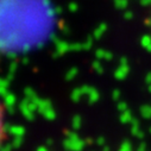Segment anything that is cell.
<instances>
[{
    "instance_id": "6da1fadb",
    "label": "cell",
    "mask_w": 151,
    "mask_h": 151,
    "mask_svg": "<svg viewBox=\"0 0 151 151\" xmlns=\"http://www.w3.org/2000/svg\"><path fill=\"white\" fill-rule=\"evenodd\" d=\"M7 18L3 51L10 54L42 44L51 32L54 12L49 0H3V19Z\"/></svg>"
},
{
    "instance_id": "7a4b0ae2",
    "label": "cell",
    "mask_w": 151,
    "mask_h": 151,
    "mask_svg": "<svg viewBox=\"0 0 151 151\" xmlns=\"http://www.w3.org/2000/svg\"><path fill=\"white\" fill-rule=\"evenodd\" d=\"M65 139L63 140V146L68 151H82L86 146V140H82L76 132L65 131Z\"/></svg>"
},
{
    "instance_id": "3957f363",
    "label": "cell",
    "mask_w": 151,
    "mask_h": 151,
    "mask_svg": "<svg viewBox=\"0 0 151 151\" xmlns=\"http://www.w3.org/2000/svg\"><path fill=\"white\" fill-rule=\"evenodd\" d=\"M129 70H130V67H129L127 60L125 57H123L120 60V64H119L118 69L114 71V78L117 80H124V79H126V76L129 75Z\"/></svg>"
},
{
    "instance_id": "277c9868",
    "label": "cell",
    "mask_w": 151,
    "mask_h": 151,
    "mask_svg": "<svg viewBox=\"0 0 151 151\" xmlns=\"http://www.w3.org/2000/svg\"><path fill=\"white\" fill-rule=\"evenodd\" d=\"M87 89H88V86H82L79 88H75L70 94L71 100L74 102H79L83 95H87Z\"/></svg>"
},
{
    "instance_id": "5b68a950",
    "label": "cell",
    "mask_w": 151,
    "mask_h": 151,
    "mask_svg": "<svg viewBox=\"0 0 151 151\" xmlns=\"http://www.w3.org/2000/svg\"><path fill=\"white\" fill-rule=\"evenodd\" d=\"M131 133H132V136H134V137H137V138H139V139H143L144 138V132L140 130V127H139V122H138V119H136V118H133V120L131 122Z\"/></svg>"
},
{
    "instance_id": "8992f818",
    "label": "cell",
    "mask_w": 151,
    "mask_h": 151,
    "mask_svg": "<svg viewBox=\"0 0 151 151\" xmlns=\"http://www.w3.org/2000/svg\"><path fill=\"white\" fill-rule=\"evenodd\" d=\"M9 134L13 137H23L25 134V129L22 125H11L9 129Z\"/></svg>"
},
{
    "instance_id": "52a82bcc",
    "label": "cell",
    "mask_w": 151,
    "mask_h": 151,
    "mask_svg": "<svg viewBox=\"0 0 151 151\" xmlns=\"http://www.w3.org/2000/svg\"><path fill=\"white\" fill-rule=\"evenodd\" d=\"M87 98H88V102H89L91 105H93V104H95V102L99 100V92H98L95 88L88 86V89H87Z\"/></svg>"
},
{
    "instance_id": "ba28073f",
    "label": "cell",
    "mask_w": 151,
    "mask_h": 151,
    "mask_svg": "<svg viewBox=\"0 0 151 151\" xmlns=\"http://www.w3.org/2000/svg\"><path fill=\"white\" fill-rule=\"evenodd\" d=\"M50 108H52V105H51V102L49 101V100H47V99H40V102H38V111L41 114H43L44 112H47L48 109H50Z\"/></svg>"
},
{
    "instance_id": "9c48e42d",
    "label": "cell",
    "mask_w": 151,
    "mask_h": 151,
    "mask_svg": "<svg viewBox=\"0 0 151 151\" xmlns=\"http://www.w3.org/2000/svg\"><path fill=\"white\" fill-rule=\"evenodd\" d=\"M68 50H70V44L63 42V41H57L56 43V51H57V55H62L64 52H67Z\"/></svg>"
},
{
    "instance_id": "30bf717a",
    "label": "cell",
    "mask_w": 151,
    "mask_h": 151,
    "mask_svg": "<svg viewBox=\"0 0 151 151\" xmlns=\"http://www.w3.org/2000/svg\"><path fill=\"white\" fill-rule=\"evenodd\" d=\"M14 105H16V95L9 92L4 96V107H14Z\"/></svg>"
},
{
    "instance_id": "8fae6325",
    "label": "cell",
    "mask_w": 151,
    "mask_h": 151,
    "mask_svg": "<svg viewBox=\"0 0 151 151\" xmlns=\"http://www.w3.org/2000/svg\"><path fill=\"white\" fill-rule=\"evenodd\" d=\"M95 55H96V57L99 60H107V61L112 60V57H113L112 52H109L107 50H104V49H98L96 52H95Z\"/></svg>"
},
{
    "instance_id": "7c38bea8",
    "label": "cell",
    "mask_w": 151,
    "mask_h": 151,
    "mask_svg": "<svg viewBox=\"0 0 151 151\" xmlns=\"http://www.w3.org/2000/svg\"><path fill=\"white\" fill-rule=\"evenodd\" d=\"M119 119H120V123H123V124H131V122L133 120L132 113H131V112L127 109V111H125V112L120 113V117H119Z\"/></svg>"
},
{
    "instance_id": "4fadbf2b",
    "label": "cell",
    "mask_w": 151,
    "mask_h": 151,
    "mask_svg": "<svg viewBox=\"0 0 151 151\" xmlns=\"http://www.w3.org/2000/svg\"><path fill=\"white\" fill-rule=\"evenodd\" d=\"M106 30H107L106 24H101V25H99V27H96V29L94 30L93 38H95V40H100V38H101V36L106 32Z\"/></svg>"
},
{
    "instance_id": "5bb4252c",
    "label": "cell",
    "mask_w": 151,
    "mask_h": 151,
    "mask_svg": "<svg viewBox=\"0 0 151 151\" xmlns=\"http://www.w3.org/2000/svg\"><path fill=\"white\" fill-rule=\"evenodd\" d=\"M140 116L145 119L151 118V105H143L140 107Z\"/></svg>"
},
{
    "instance_id": "9a60e30c",
    "label": "cell",
    "mask_w": 151,
    "mask_h": 151,
    "mask_svg": "<svg viewBox=\"0 0 151 151\" xmlns=\"http://www.w3.org/2000/svg\"><path fill=\"white\" fill-rule=\"evenodd\" d=\"M81 125H82V118H81L79 114L74 116V117H73V120H71V126H73V129H74L75 131H78V130L81 127Z\"/></svg>"
},
{
    "instance_id": "2e32d148",
    "label": "cell",
    "mask_w": 151,
    "mask_h": 151,
    "mask_svg": "<svg viewBox=\"0 0 151 151\" xmlns=\"http://www.w3.org/2000/svg\"><path fill=\"white\" fill-rule=\"evenodd\" d=\"M140 43L143 45V48H145L146 50H150L151 49V36H143L142 37V40H140Z\"/></svg>"
},
{
    "instance_id": "e0dca14e",
    "label": "cell",
    "mask_w": 151,
    "mask_h": 151,
    "mask_svg": "<svg viewBox=\"0 0 151 151\" xmlns=\"http://www.w3.org/2000/svg\"><path fill=\"white\" fill-rule=\"evenodd\" d=\"M42 116H43L47 120H54V119L56 118V113H55V109H54V108H50V109H48L47 112H44Z\"/></svg>"
},
{
    "instance_id": "ac0fdd59",
    "label": "cell",
    "mask_w": 151,
    "mask_h": 151,
    "mask_svg": "<svg viewBox=\"0 0 151 151\" xmlns=\"http://www.w3.org/2000/svg\"><path fill=\"white\" fill-rule=\"evenodd\" d=\"M24 93H25V98L29 99V100H32V99L37 98L36 92H35L32 88H30V87H26V88L24 89Z\"/></svg>"
},
{
    "instance_id": "d6986e66",
    "label": "cell",
    "mask_w": 151,
    "mask_h": 151,
    "mask_svg": "<svg viewBox=\"0 0 151 151\" xmlns=\"http://www.w3.org/2000/svg\"><path fill=\"white\" fill-rule=\"evenodd\" d=\"M76 75H78V69H76V68H71V69L65 74V80L70 81V80H73V79L76 78Z\"/></svg>"
},
{
    "instance_id": "ffe728a7",
    "label": "cell",
    "mask_w": 151,
    "mask_h": 151,
    "mask_svg": "<svg viewBox=\"0 0 151 151\" xmlns=\"http://www.w3.org/2000/svg\"><path fill=\"white\" fill-rule=\"evenodd\" d=\"M118 151H132V144L130 143V140H124Z\"/></svg>"
},
{
    "instance_id": "44dd1931",
    "label": "cell",
    "mask_w": 151,
    "mask_h": 151,
    "mask_svg": "<svg viewBox=\"0 0 151 151\" xmlns=\"http://www.w3.org/2000/svg\"><path fill=\"white\" fill-rule=\"evenodd\" d=\"M13 149H19L23 144V137H13V140L11 142Z\"/></svg>"
},
{
    "instance_id": "7402d4cb",
    "label": "cell",
    "mask_w": 151,
    "mask_h": 151,
    "mask_svg": "<svg viewBox=\"0 0 151 151\" xmlns=\"http://www.w3.org/2000/svg\"><path fill=\"white\" fill-rule=\"evenodd\" d=\"M114 5H116L119 10L126 9V6H127V0H114Z\"/></svg>"
},
{
    "instance_id": "603a6c76",
    "label": "cell",
    "mask_w": 151,
    "mask_h": 151,
    "mask_svg": "<svg viewBox=\"0 0 151 151\" xmlns=\"http://www.w3.org/2000/svg\"><path fill=\"white\" fill-rule=\"evenodd\" d=\"M93 45V37H88L87 41L85 43H82V49L83 50H89Z\"/></svg>"
},
{
    "instance_id": "cb8c5ba5",
    "label": "cell",
    "mask_w": 151,
    "mask_h": 151,
    "mask_svg": "<svg viewBox=\"0 0 151 151\" xmlns=\"http://www.w3.org/2000/svg\"><path fill=\"white\" fill-rule=\"evenodd\" d=\"M92 65H93V69H94L98 74H102V73H104V67L101 65L100 62H98V61H96V62H93Z\"/></svg>"
},
{
    "instance_id": "d4e9b609",
    "label": "cell",
    "mask_w": 151,
    "mask_h": 151,
    "mask_svg": "<svg viewBox=\"0 0 151 151\" xmlns=\"http://www.w3.org/2000/svg\"><path fill=\"white\" fill-rule=\"evenodd\" d=\"M117 109H118L120 113L127 111V109H129V108H127V104H126V102H119V104L117 105Z\"/></svg>"
},
{
    "instance_id": "484cf974",
    "label": "cell",
    "mask_w": 151,
    "mask_h": 151,
    "mask_svg": "<svg viewBox=\"0 0 151 151\" xmlns=\"http://www.w3.org/2000/svg\"><path fill=\"white\" fill-rule=\"evenodd\" d=\"M95 143H96V145H99V146H105V145H106V139H105V137L100 136V137H98V138L95 139Z\"/></svg>"
},
{
    "instance_id": "4316f807",
    "label": "cell",
    "mask_w": 151,
    "mask_h": 151,
    "mask_svg": "<svg viewBox=\"0 0 151 151\" xmlns=\"http://www.w3.org/2000/svg\"><path fill=\"white\" fill-rule=\"evenodd\" d=\"M12 149H13V146H12V144H3L1 145V149H0V151H12Z\"/></svg>"
},
{
    "instance_id": "83f0119b",
    "label": "cell",
    "mask_w": 151,
    "mask_h": 151,
    "mask_svg": "<svg viewBox=\"0 0 151 151\" xmlns=\"http://www.w3.org/2000/svg\"><path fill=\"white\" fill-rule=\"evenodd\" d=\"M137 151H147V147H146V143L145 142H142L139 143L138 147H137Z\"/></svg>"
},
{
    "instance_id": "f1b7e54d",
    "label": "cell",
    "mask_w": 151,
    "mask_h": 151,
    "mask_svg": "<svg viewBox=\"0 0 151 151\" xmlns=\"http://www.w3.org/2000/svg\"><path fill=\"white\" fill-rule=\"evenodd\" d=\"M112 98H113V100H119V98H120V91H118V89L113 91L112 92Z\"/></svg>"
},
{
    "instance_id": "f546056e",
    "label": "cell",
    "mask_w": 151,
    "mask_h": 151,
    "mask_svg": "<svg viewBox=\"0 0 151 151\" xmlns=\"http://www.w3.org/2000/svg\"><path fill=\"white\" fill-rule=\"evenodd\" d=\"M76 10H78V5H76V4L71 3V4L69 5V11H71V12H75Z\"/></svg>"
},
{
    "instance_id": "4dcf8cb0",
    "label": "cell",
    "mask_w": 151,
    "mask_h": 151,
    "mask_svg": "<svg viewBox=\"0 0 151 151\" xmlns=\"http://www.w3.org/2000/svg\"><path fill=\"white\" fill-rule=\"evenodd\" d=\"M124 17L127 19V20H130L132 17H133V13L132 12H130V11H127V12H125V14H124Z\"/></svg>"
},
{
    "instance_id": "1f68e13d",
    "label": "cell",
    "mask_w": 151,
    "mask_h": 151,
    "mask_svg": "<svg viewBox=\"0 0 151 151\" xmlns=\"http://www.w3.org/2000/svg\"><path fill=\"white\" fill-rule=\"evenodd\" d=\"M140 4L142 5H145V6L151 5V0H140Z\"/></svg>"
},
{
    "instance_id": "d6a6232c",
    "label": "cell",
    "mask_w": 151,
    "mask_h": 151,
    "mask_svg": "<svg viewBox=\"0 0 151 151\" xmlns=\"http://www.w3.org/2000/svg\"><path fill=\"white\" fill-rule=\"evenodd\" d=\"M45 143H47V145H49V146H51V145L54 144L52 139H50V138H49V139H47V140H45Z\"/></svg>"
},
{
    "instance_id": "836d02e7",
    "label": "cell",
    "mask_w": 151,
    "mask_h": 151,
    "mask_svg": "<svg viewBox=\"0 0 151 151\" xmlns=\"http://www.w3.org/2000/svg\"><path fill=\"white\" fill-rule=\"evenodd\" d=\"M36 151H48V149L45 147V146H40L38 149H37Z\"/></svg>"
},
{
    "instance_id": "e575fe53",
    "label": "cell",
    "mask_w": 151,
    "mask_h": 151,
    "mask_svg": "<svg viewBox=\"0 0 151 151\" xmlns=\"http://www.w3.org/2000/svg\"><path fill=\"white\" fill-rule=\"evenodd\" d=\"M86 144H87V145L93 144V139H92V138H87V139H86Z\"/></svg>"
},
{
    "instance_id": "d590c367",
    "label": "cell",
    "mask_w": 151,
    "mask_h": 151,
    "mask_svg": "<svg viewBox=\"0 0 151 151\" xmlns=\"http://www.w3.org/2000/svg\"><path fill=\"white\" fill-rule=\"evenodd\" d=\"M101 151H111V149H109L108 146L105 145V146H102V150H101Z\"/></svg>"
},
{
    "instance_id": "8d00e7d4",
    "label": "cell",
    "mask_w": 151,
    "mask_h": 151,
    "mask_svg": "<svg viewBox=\"0 0 151 151\" xmlns=\"http://www.w3.org/2000/svg\"><path fill=\"white\" fill-rule=\"evenodd\" d=\"M147 87H149V92L151 93V85H150V86H147Z\"/></svg>"
},
{
    "instance_id": "74e56055",
    "label": "cell",
    "mask_w": 151,
    "mask_h": 151,
    "mask_svg": "<svg viewBox=\"0 0 151 151\" xmlns=\"http://www.w3.org/2000/svg\"><path fill=\"white\" fill-rule=\"evenodd\" d=\"M149 133H150V134H151V126H150V127H149Z\"/></svg>"
}]
</instances>
